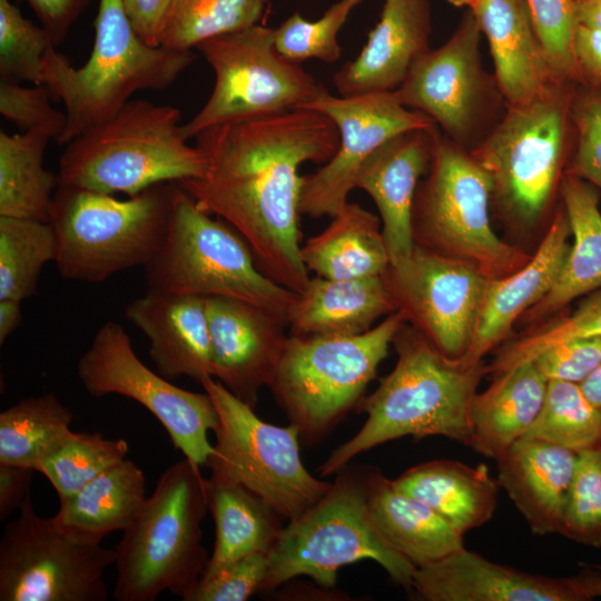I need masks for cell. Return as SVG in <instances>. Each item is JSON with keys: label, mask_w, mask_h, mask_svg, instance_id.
<instances>
[{"label": "cell", "mask_w": 601, "mask_h": 601, "mask_svg": "<svg viewBox=\"0 0 601 601\" xmlns=\"http://www.w3.org/2000/svg\"><path fill=\"white\" fill-rule=\"evenodd\" d=\"M195 140L206 173L175 184L242 235L263 274L302 292L311 277L300 256L299 168L333 157L339 144L336 125L319 111L296 108L214 126Z\"/></svg>", "instance_id": "obj_1"}, {"label": "cell", "mask_w": 601, "mask_h": 601, "mask_svg": "<svg viewBox=\"0 0 601 601\" xmlns=\"http://www.w3.org/2000/svg\"><path fill=\"white\" fill-rule=\"evenodd\" d=\"M393 345L394 368L357 405L367 416L365 423L331 453L318 470L321 476L335 474L357 455L404 436H443L471 445L470 408L487 372L482 361L451 358L418 329L405 325Z\"/></svg>", "instance_id": "obj_2"}, {"label": "cell", "mask_w": 601, "mask_h": 601, "mask_svg": "<svg viewBox=\"0 0 601 601\" xmlns=\"http://www.w3.org/2000/svg\"><path fill=\"white\" fill-rule=\"evenodd\" d=\"M189 51L146 43L135 31L122 0H99L95 40L88 60L75 68L51 46L42 85L65 106L66 129L59 145L112 118L139 90L171 86L193 63Z\"/></svg>", "instance_id": "obj_3"}, {"label": "cell", "mask_w": 601, "mask_h": 601, "mask_svg": "<svg viewBox=\"0 0 601 601\" xmlns=\"http://www.w3.org/2000/svg\"><path fill=\"white\" fill-rule=\"evenodd\" d=\"M179 109L130 99L112 118L67 144L58 184L134 196L164 183L200 178L203 151L183 136Z\"/></svg>", "instance_id": "obj_4"}, {"label": "cell", "mask_w": 601, "mask_h": 601, "mask_svg": "<svg viewBox=\"0 0 601 601\" xmlns=\"http://www.w3.org/2000/svg\"><path fill=\"white\" fill-rule=\"evenodd\" d=\"M207 479L188 459L169 465L116 550L117 601H154L164 591L184 598L203 577L209 556L201 521Z\"/></svg>", "instance_id": "obj_5"}, {"label": "cell", "mask_w": 601, "mask_h": 601, "mask_svg": "<svg viewBox=\"0 0 601 601\" xmlns=\"http://www.w3.org/2000/svg\"><path fill=\"white\" fill-rule=\"evenodd\" d=\"M367 473L368 467L346 465L316 504L288 521L267 553L260 590H273L299 575L333 589L342 566L372 560L394 582L412 591L416 566L375 526L367 508Z\"/></svg>", "instance_id": "obj_6"}, {"label": "cell", "mask_w": 601, "mask_h": 601, "mask_svg": "<svg viewBox=\"0 0 601 601\" xmlns=\"http://www.w3.org/2000/svg\"><path fill=\"white\" fill-rule=\"evenodd\" d=\"M175 188L174 183H164L118 199L58 184L49 223L56 233L60 276L100 283L148 264L166 238Z\"/></svg>", "instance_id": "obj_7"}, {"label": "cell", "mask_w": 601, "mask_h": 601, "mask_svg": "<svg viewBox=\"0 0 601 601\" xmlns=\"http://www.w3.org/2000/svg\"><path fill=\"white\" fill-rule=\"evenodd\" d=\"M405 322L397 309L355 336H287L268 387L304 444L324 439L357 407Z\"/></svg>", "instance_id": "obj_8"}, {"label": "cell", "mask_w": 601, "mask_h": 601, "mask_svg": "<svg viewBox=\"0 0 601 601\" xmlns=\"http://www.w3.org/2000/svg\"><path fill=\"white\" fill-rule=\"evenodd\" d=\"M144 267L149 290L239 299L286 326L296 297V292L259 270L249 245L235 228L213 218L177 185L166 238Z\"/></svg>", "instance_id": "obj_9"}, {"label": "cell", "mask_w": 601, "mask_h": 601, "mask_svg": "<svg viewBox=\"0 0 601 601\" xmlns=\"http://www.w3.org/2000/svg\"><path fill=\"white\" fill-rule=\"evenodd\" d=\"M574 82H558L542 97L506 107L472 155L493 181L492 199L502 214L532 226L555 194L573 134Z\"/></svg>", "instance_id": "obj_10"}, {"label": "cell", "mask_w": 601, "mask_h": 601, "mask_svg": "<svg viewBox=\"0 0 601 601\" xmlns=\"http://www.w3.org/2000/svg\"><path fill=\"white\" fill-rule=\"evenodd\" d=\"M200 385L218 414L214 452L206 464L211 479L248 489L288 521L326 494L332 483L306 470L295 425L278 426L263 421L253 406L213 376L205 377Z\"/></svg>", "instance_id": "obj_11"}, {"label": "cell", "mask_w": 601, "mask_h": 601, "mask_svg": "<svg viewBox=\"0 0 601 601\" xmlns=\"http://www.w3.org/2000/svg\"><path fill=\"white\" fill-rule=\"evenodd\" d=\"M492 194L487 170L437 129L427 177L414 200L415 245L469 260L486 275L513 269L525 257L494 233Z\"/></svg>", "instance_id": "obj_12"}, {"label": "cell", "mask_w": 601, "mask_h": 601, "mask_svg": "<svg viewBox=\"0 0 601 601\" xmlns=\"http://www.w3.org/2000/svg\"><path fill=\"white\" fill-rule=\"evenodd\" d=\"M215 82L199 111L183 124L189 140L207 128L272 116L313 101L325 87L275 49L273 29L254 24L196 46Z\"/></svg>", "instance_id": "obj_13"}, {"label": "cell", "mask_w": 601, "mask_h": 601, "mask_svg": "<svg viewBox=\"0 0 601 601\" xmlns=\"http://www.w3.org/2000/svg\"><path fill=\"white\" fill-rule=\"evenodd\" d=\"M116 550L42 518L31 492L0 539L1 601H105Z\"/></svg>", "instance_id": "obj_14"}, {"label": "cell", "mask_w": 601, "mask_h": 601, "mask_svg": "<svg viewBox=\"0 0 601 601\" xmlns=\"http://www.w3.org/2000/svg\"><path fill=\"white\" fill-rule=\"evenodd\" d=\"M88 394H117L136 401L164 426L171 443L197 466H206L214 452L208 440L218 414L210 396L190 392L149 370L136 355L131 339L116 322L105 323L77 364Z\"/></svg>", "instance_id": "obj_15"}, {"label": "cell", "mask_w": 601, "mask_h": 601, "mask_svg": "<svg viewBox=\"0 0 601 601\" xmlns=\"http://www.w3.org/2000/svg\"><path fill=\"white\" fill-rule=\"evenodd\" d=\"M481 37L469 10L450 39L417 58L394 90L402 105L426 115L465 149L489 135L495 126L490 120L505 106L495 79L483 69Z\"/></svg>", "instance_id": "obj_16"}, {"label": "cell", "mask_w": 601, "mask_h": 601, "mask_svg": "<svg viewBox=\"0 0 601 601\" xmlns=\"http://www.w3.org/2000/svg\"><path fill=\"white\" fill-rule=\"evenodd\" d=\"M302 108L326 115L339 132L333 157L303 176L299 211L312 218L333 217L348 203L362 166L384 142L407 130L436 126L426 115L402 105L394 91L333 96L325 89Z\"/></svg>", "instance_id": "obj_17"}, {"label": "cell", "mask_w": 601, "mask_h": 601, "mask_svg": "<svg viewBox=\"0 0 601 601\" xmlns=\"http://www.w3.org/2000/svg\"><path fill=\"white\" fill-rule=\"evenodd\" d=\"M382 276L406 321L444 355H465L490 278L479 266L415 245L407 263Z\"/></svg>", "instance_id": "obj_18"}, {"label": "cell", "mask_w": 601, "mask_h": 601, "mask_svg": "<svg viewBox=\"0 0 601 601\" xmlns=\"http://www.w3.org/2000/svg\"><path fill=\"white\" fill-rule=\"evenodd\" d=\"M590 569L548 577L495 563L465 548L415 569L412 591L425 601H588Z\"/></svg>", "instance_id": "obj_19"}, {"label": "cell", "mask_w": 601, "mask_h": 601, "mask_svg": "<svg viewBox=\"0 0 601 601\" xmlns=\"http://www.w3.org/2000/svg\"><path fill=\"white\" fill-rule=\"evenodd\" d=\"M205 298L213 377L255 407L259 390L268 386L287 336L284 323L250 303Z\"/></svg>", "instance_id": "obj_20"}, {"label": "cell", "mask_w": 601, "mask_h": 601, "mask_svg": "<svg viewBox=\"0 0 601 601\" xmlns=\"http://www.w3.org/2000/svg\"><path fill=\"white\" fill-rule=\"evenodd\" d=\"M437 126L398 134L377 148L362 166L356 188L374 200L391 268L412 257L413 207L421 177L427 171Z\"/></svg>", "instance_id": "obj_21"}, {"label": "cell", "mask_w": 601, "mask_h": 601, "mask_svg": "<svg viewBox=\"0 0 601 601\" xmlns=\"http://www.w3.org/2000/svg\"><path fill=\"white\" fill-rule=\"evenodd\" d=\"M486 38L506 107L529 104L556 79L526 0H481L470 8Z\"/></svg>", "instance_id": "obj_22"}, {"label": "cell", "mask_w": 601, "mask_h": 601, "mask_svg": "<svg viewBox=\"0 0 601 601\" xmlns=\"http://www.w3.org/2000/svg\"><path fill=\"white\" fill-rule=\"evenodd\" d=\"M431 29L428 0H385L358 56L333 75L339 96L394 91L430 49Z\"/></svg>", "instance_id": "obj_23"}, {"label": "cell", "mask_w": 601, "mask_h": 601, "mask_svg": "<svg viewBox=\"0 0 601 601\" xmlns=\"http://www.w3.org/2000/svg\"><path fill=\"white\" fill-rule=\"evenodd\" d=\"M125 315L149 339V355L160 375L169 381L187 376L199 384L213 376L204 297L148 289Z\"/></svg>", "instance_id": "obj_24"}, {"label": "cell", "mask_w": 601, "mask_h": 601, "mask_svg": "<svg viewBox=\"0 0 601 601\" xmlns=\"http://www.w3.org/2000/svg\"><path fill=\"white\" fill-rule=\"evenodd\" d=\"M571 236L564 209L559 210L534 256L504 277H490L467 352V362H481L510 332L515 319L538 304L555 284L566 258Z\"/></svg>", "instance_id": "obj_25"}, {"label": "cell", "mask_w": 601, "mask_h": 601, "mask_svg": "<svg viewBox=\"0 0 601 601\" xmlns=\"http://www.w3.org/2000/svg\"><path fill=\"white\" fill-rule=\"evenodd\" d=\"M578 453L522 437L499 459L497 482L535 535L560 533Z\"/></svg>", "instance_id": "obj_26"}, {"label": "cell", "mask_w": 601, "mask_h": 601, "mask_svg": "<svg viewBox=\"0 0 601 601\" xmlns=\"http://www.w3.org/2000/svg\"><path fill=\"white\" fill-rule=\"evenodd\" d=\"M396 311L382 275L353 279L315 276L296 293L287 326L298 336H355Z\"/></svg>", "instance_id": "obj_27"}, {"label": "cell", "mask_w": 601, "mask_h": 601, "mask_svg": "<svg viewBox=\"0 0 601 601\" xmlns=\"http://www.w3.org/2000/svg\"><path fill=\"white\" fill-rule=\"evenodd\" d=\"M392 481L400 492L426 504L463 535L489 522L497 505L499 482L483 463L471 466L433 460Z\"/></svg>", "instance_id": "obj_28"}, {"label": "cell", "mask_w": 601, "mask_h": 601, "mask_svg": "<svg viewBox=\"0 0 601 601\" xmlns=\"http://www.w3.org/2000/svg\"><path fill=\"white\" fill-rule=\"evenodd\" d=\"M494 376L490 387L473 397L470 447L496 460L524 437L535 422L544 402L548 380L533 361Z\"/></svg>", "instance_id": "obj_29"}, {"label": "cell", "mask_w": 601, "mask_h": 601, "mask_svg": "<svg viewBox=\"0 0 601 601\" xmlns=\"http://www.w3.org/2000/svg\"><path fill=\"white\" fill-rule=\"evenodd\" d=\"M367 508L385 541L416 568L465 548L463 534L373 467L367 473Z\"/></svg>", "instance_id": "obj_30"}, {"label": "cell", "mask_w": 601, "mask_h": 601, "mask_svg": "<svg viewBox=\"0 0 601 601\" xmlns=\"http://www.w3.org/2000/svg\"><path fill=\"white\" fill-rule=\"evenodd\" d=\"M573 238L551 290L530 309V318L549 315L573 299L601 288V210L594 188L566 173L560 184Z\"/></svg>", "instance_id": "obj_31"}, {"label": "cell", "mask_w": 601, "mask_h": 601, "mask_svg": "<svg viewBox=\"0 0 601 601\" xmlns=\"http://www.w3.org/2000/svg\"><path fill=\"white\" fill-rule=\"evenodd\" d=\"M329 225L300 248L308 272L329 279L383 275L388 254L380 219L355 203H347Z\"/></svg>", "instance_id": "obj_32"}, {"label": "cell", "mask_w": 601, "mask_h": 601, "mask_svg": "<svg viewBox=\"0 0 601 601\" xmlns=\"http://www.w3.org/2000/svg\"><path fill=\"white\" fill-rule=\"evenodd\" d=\"M208 510L215 523V544L200 579L209 578L239 559L272 549L283 518L248 489L207 479Z\"/></svg>", "instance_id": "obj_33"}, {"label": "cell", "mask_w": 601, "mask_h": 601, "mask_svg": "<svg viewBox=\"0 0 601 601\" xmlns=\"http://www.w3.org/2000/svg\"><path fill=\"white\" fill-rule=\"evenodd\" d=\"M145 484L141 469L125 459L59 501L53 516L69 532L102 541L134 521L147 500Z\"/></svg>", "instance_id": "obj_34"}, {"label": "cell", "mask_w": 601, "mask_h": 601, "mask_svg": "<svg viewBox=\"0 0 601 601\" xmlns=\"http://www.w3.org/2000/svg\"><path fill=\"white\" fill-rule=\"evenodd\" d=\"M52 137L40 130H0V216L50 220L58 176L43 166Z\"/></svg>", "instance_id": "obj_35"}, {"label": "cell", "mask_w": 601, "mask_h": 601, "mask_svg": "<svg viewBox=\"0 0 601 601\" xmlns=\"http://www.w3.org/2000/svg\"><path fill=\"white\" fill-rule=\"evenodd\" d=\"M71 422V412L53 393L20 400L0 413V465L38 472Z\"/></svg>", "instance_id": "obj_36"}, {"label": "cell", "mask_w": 601, "mask_h": 601, "mask_svg": "<svg viewBox=\"0 0 601 601\" xmlns=\"http://www.w3.org/2000/svg\"><path fill=\"white\" fill-rule=\"evenodd\" d=\"M49 221L0 216V299L23 302L38 286L43 266L56 258Z\"/></svg>", "instance_id": "obj_37"}, {"label": "cell", "mask_w": 601, "mask_h": 601, "mask_svg": "<svg viewBox=\"0 0 601 601\" xmlns=\"http://www.w3.org/2000/svg\"><path fill=\"white\" fill-rule=\"evenodd\" d=\"M524 437L575 453L601 446V408L588 398L580 384L548 381L540 414Z\"/></svg>", "instance_id": "obj_38"}, {"label": "cell", "mask_w": 601, "mask_h": 601, "mask_svg": "<svg viewBox=\"0 0 601 601\" xmlns=\"http://www.w3.org/2000/svg\"><path fill=\"white\" fill-rule=\"evenodd\" d=\"M267 6V0H171L160 46L189 51L208 38L257 24Z\"/></svg>", "instance_id": "obj_39"}, {"label": "cell", "mask_w": 601, "mask_h": 601, "mask_svg": "<svg viewBox=\"0 0 601 601\" xmlns=\"http://www.w3.org/2000/svg\"><path fill=\"white\" fill-rule=\"evenodd\" d=\"M128 451L124 439L70 430L45 456L38 472L48 479L62 501L125 460Z\"/></svg>", "instance_id": "obj_40"}, {"label": "cell", "mask_w": 601, "mask_h": 601, "mask_svg": "<svg viewBox=\"0 0 601 601\" xmlns=\"http://www.w3.org/2000/svg\"><path fill=\"white\" fill-rule=\"evenodd\" d=\"M363 0H339L314 21L295 12L273 29L276 51L285 59L299 63L317 59L333 63L341 58L338 33L353 10Z\"/></svg>", "instance_id": "obj_41"}, {"label": "cell", "mask_w": 601, "mask_h": 601, "mask_svg": "<svg viewBox=\"0 0 601 601\" xmlns=\"http://www.w3.org/2000/svg\"><path fill=\"white\" fill-rule=\"evenodd\" d=\"M52 45L42 26L24 18L10 0H0V80L42 85L45 57Z\"/></svg>", "instance_id": "obj_42"}, {"label": "cell", "mask_w": 601, "mask_h": 601, "mask_svg": "<svg viewBox=\"0 0 601 601\" xmlns=\"http://www.w3.org/2000/svg\"><path fill=\"white\" fill-rule=\"evenodd\" d=\"M559 534L601 546V446L578 453Z\"/></svg>", "instance_id": "obj_43"}, {"label": "cell", "mask_w": 601, "mask_h": 601, "mask_svg": "<svg viewBox=\"0 0 601 601\" xmlns=\"http://www.w3.org/2000/svg\"><path fill=\"white\" fill-rule=\"evenodd\" d=\"M601 337V288L592 292L568 317L504 347L487 371L494 375L531 361L562 342Z\"/></svg>", "instance_id": "obj_44"}, {"label": "cell", "mask_w": 601, "mask_h": 601, "mask_svg": "<svg viewBox=\"0 0 601 601\" xmlns=\"http://www.w3.org/2000/svg\"><path fill=\"white\" fill-rule=\"evenodd\" d=\"M526 1L556 79L566 82L580 80L572 50L578 26L575 0Z\"/></svg>", "instance_id": "obj_45"}, {"label": "cell", "mask_w": 601, "mask_h": 601, "mask_svg": "<svg viewBox=\"0 0 601 601\" xmlns=\"http://www.w3.org/2000/svg\"><path fill=\"white\" fill-rule=\"evenodd\" d=\"M50 97L43 85L24 87L0 80V114L22 132L45 131L58 142L66 129L67 117L51 105Z\"/></svg>", "instance_id": "obj_46"}, {"label": "cell", "mask_w": 601, "mask_h": 601, "mask_svg": "<svg viewBox=\"0 0 601 601\" xmlns=\"http://www.w3.org/2000/svg\"><path fill=\"white\" fill-rule=\"evenodd\" d=\"M572 121L575 152L569 173L601 189V89L574 95Z\"/></svg>", "instance_id": "obj_47"}, {"label": "cell", "mask_w": 601, "mask_h": 601, "mask_svg": "<svg viewBox=\"0 0 601 601\" xmlns=\"http://www.w3.org/2000/svg\"><path fill=\"white\" fill-rule=\"evenodd\" d=\"M267 568L266 552L248 554L216 574L200 579L184 601H246L260 590Z\"/></svg>", "instance_id": "obj_48"}, {"label": "cell", "mask_w": 601, "mask_h": 601, "mask_svg": "<svg viewBox=\"0 0 601 601\" xmlns=\"http://www.w3.org/2000/svg\"><path fill=\"white\" fill-rule=\"evenodd\" d=\"M531 361L548 381L581 384L601 364V337L562 342Z\"/></svg>", "instance_id": "obj_49"}, {"label": "cell", "mask_w": 601, "mask_h": 601, "mask_svg": "<svg viewBox=\"0 0 601 601\" xmlns=\"http://www.w3.org/2000/svg\"><path fill=\"white\" fill-rule=\"evenodd\" d=\"M47 30L55 46L60 45L91 0H24Z\"/></svg>", "instance_id": "obj_50"}, {"label": "cell", "mask_w": 601, "mask_h": 601, "mask_svg": "<svg viewBox=\"0 0 601 601\" xmlns=\"http://www.w3.org/2000/svg\"><path fill=\"white\" fill-rule=\"evenodd\" d=\"M122 4L138 36L146 43L159 47L171 0H122Z\"/></svg>", "instance_id": "obj_51"}, {"label": "cell", "mask_w": 601, "mask_h": 601, "mask_svg": "<svg viewBox=\"0 0 601 601\" xmlns=\"http://www.w3.org/2000/svg\"><path fill=\"white\" fill-rule=\"evenodd\" d=\"M572 50L579 78L601 89V30L578 23Z\"/></svg>", "instance_id": "obj_52"}, {"label": "cell", "mask_w": 601, "mask_h": 601, "mask_svg": "<svg viewBox=\"0 0 601 601\" xmlns=\"http://www.w3.org/2000/svg\"><path fill=\"white\" fill-rule=\"evenodd\" d=\"M36 471L21 466L0 465V521L3 522L19 510L31 492L30 485Z\"/></svg>", "instance_id": "obj_53"}, {"label": "cell", "mask_w": 601, "mask_h": 601, "mask_svg": "<svg viewBox=\"0 0 601 601\" xmlns=\"http://www.w3.org/2000/svg\"><path fill=\"white\" fill-rule=\"evenodd\" d=\"M21 303L6 298L0 299V344L12 334L22 322Z\"/></svg>", "instance_id": "obj_54"}, {"label": "cell", "mask_w": 601, "mask_h": 601, "mask_svg": "<svg viewBox=\"0 0 601 601\" xmlns=\"http://www.w3.org/2000/svg\"><path fill=\"white\" fill-rule=\"evenodd\" d=\"M579 24L601 30V0H575Z\"/></svg>", "instance_id": "obj_55"}, {"label": "cell", "mask_w": 601, "mask_h": 601, "mask_svg": "<svg viewBox=\"0 0 601 601\" xmlns=\"http://www.w3.org/2000/svg\"><path fill=\"white\" fill-rule=\"evenodd\" d=\"M580 385L588 398L601 408V364Z\"/></svg>", "instance_id": "obj_56"}, {"label": "cell", "mask_w": 601, "mask_h": 601, "mask_svg": "<svg viewBox=\"0 0 601 601\" xmlns=\"http://www.w3.org/2000/svg\"><path fill=\"white\" fill-rule=\"evenodd\" d=\"M590 591L593 598L601 597V572L590 569Z\"/></svg>", "instance_id": "obj_57"}, {"label": "cell", "mask_w": 601, "mask_h": 601, "mask_svg": "<svg viewBox=\"0 0 601 601\" xmlns=\"http://www.w3.org/2000/svg\"><path fill=\"white\" fill-rule=\"evenodd\" d=\"M449 3L455 6V7H469L472 8L481 0H446Z\"/></svg>", "instance_id": "obj_58"}, {"label": "cell", "mask_w": 601, "mask_h": 601, "mask_svg": "<svg viewBox=\"0 0 601 601\" xmlns=\"http://www.w3.org/2000/svg\"><path fill=\"white\" fill-rule=\"evenodd\" d=\"M593 568H595L597 570H599L601 572V564H595V565H593Z\"/></svg>", "instance_id": "obj_59"}]
</instances>
